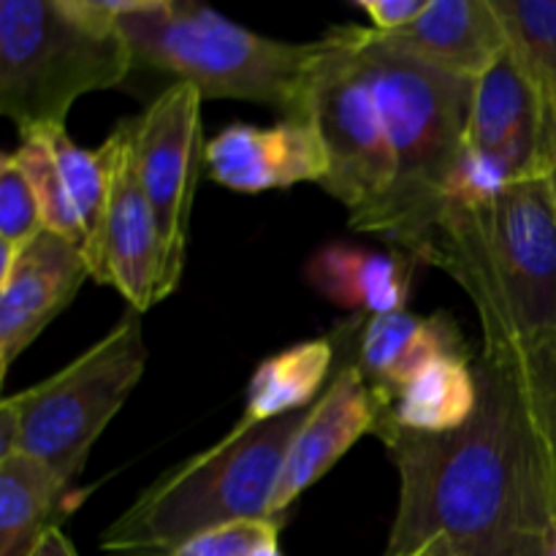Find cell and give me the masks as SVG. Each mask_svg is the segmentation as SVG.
Returning <instances> with one entry per match:
<instances>
[{
  "label": "cell",
  "instance_id": "cell-1",
  "mask_svg": "<svg viewBox=\"0 0 556 556\" xmlns=\"http://www.w3.org/2000/svg\"><path fill=\"white\" fill-rule=\"evenodd\" d=\"M481 402L465 427L416 434L378 427L400 472V508L386 556H410L448 538L462 556H543L556 503L514 383L478 362Z\"/></svg>",
  "mask_w": 556,
  "mask_h": 556
},
{
  "label": "cell",
  "instance_id": "cell-2",
  "mask_svg": "<svg viewBox=\"0 0 556 556\" xmlns=\"http://www.w3.org/2000/svg\"><path fill=\"white\" fill-rule=\"evenodd\" d=\"M470 296L486 356L556 334V210L546 177L478 206H443L410 250Z\"/></svg>",
  "mask_w": 556,
  "mask_h": 556
},
{
  "label": "cell",
  "instance_id": "cell-3",
  "mask_svg": "<svg viewBox=\"0 0 556 556\" xmlns=\"http://www.w3.org/2000/svg\"><path fill=\"white\" fill-rule=\"evenodd\" d=\"M307 410L266 424L239 421L226 438L152 483L103 530L106 556H168L210 530L271 521L269 508L288 448Z\"/></svg>",
  "mask_w": 556,
  "mask_h": 556
},
{
  "label": "cell",
  "instance_id": "cell-4",
  "mask_svg": "<svg viewBox=\"0 0 556 556\" xmlns=\"http://www.w3.org/2000/svg\"><path fill=\"white\" fill-rule=\"evenodd\" d=\"M134 0H3L0 112L30 136L65 125L81 96L112 90L136 68L117 20Z\"/></svg>",
  "mask_w": 556,
  "mask_h": 556
},
{
  "label": "cell",
  "instance_id": "cell-5",
  "mask_svg": "<svg viewBox=\"0 0 556 556\" xmlns=\"http://www.w3.org/2000/svg\"><path fill=\"white\" fill-rule=\"evenodd\" d=\"M117 30L136 65L166 71L201 98L266 103L282 117H304L320 41L258 36L190 0H134Z\"/></svg>",
  "mask_w": 556,
  "mask_h": 556
},
{
  "label": "cell",
  "instance_id": "cell-6",
  "mask_svg": "<svg viewBox=\"0 0 556 556\" xmlns=\"http://www.w3.org/2000/svg\"><path fill=\"white\" fill-rule=\"evenodd\" d=\"M394 152V190L372 233L410 253L432 228L445 185L465 147L476 81L421 63L386 43L372 27L353 25Z\"/></svg>",
  "mask_w": 556,
  "mask_h": 556
},
{
  "label": "cell",
  "instance_id": "cell-7",
  "mask_svg": "<svg viewBox=\"0 0 556 556\" xmlns=\"http://www.w3.org/2000/svg\"><path fill=\"white\" fill-rule=\"evenodd\" d=\"M144 367L141 320L128 313L52 378L5 396L0 405V459L22 451L71 486L85 470L96 440L139 386Z\"/></svg>",
  "mask_w": 556,
  "mask_h": 556
},
{
  "label": "cell",
  "instance_id": "cell-8",
  "mask_svg": "<svg viewBox=\"0 0 556 556\" xmlns=\"http://www.w3.org/2000/svg\"><path fill=\"white\" fill-rule=\"evenodd\" d=\"M304 117L315 123L329 157L320 188L351 212L353 231L372 233L394 190V152L353 25L320 38Z\"/></svg>",
  "mask_w": 556,
  "mask_h": 556
},
{
  "label": "cell",
  "instance_id": "cell-9",
  "mask_svg": "<svg viewBox=\"0 0 556 556\" xmlns=\"http://www.w3.org/2000/svg\"><path fill=\"white\" fill-rule=\"evenodd\" d=\"M201 101L204 98L195 87L174 81L144 109V114L130 119L136 174L161 231L172 293L182 280L190 215L204 157Z\"/></svg>",
  "mask_w": 556,
  "mask_h": 556
},
{
  "label": "cell",
  "instance_id": "cell-10",
  "mask_svg": "<svg viewBox=\"0 0 556 556\" xmlns=\"http://www.w3.org/2000/svg\"><path fill=\"white\" fill-rule=\"evenodd\" d=\"M101 152L106 161V204L85 258L98 286L117 288L134 313H144L172 291L161 231L136 174L130 119L114 128Z\"/></svg>",
  "mask_w": 556,
  "mask_h": 556
},
{
  "label": "cell",
  "instance_id": "cell-11",
  "mask_svg": "<svg viewBox=\"0 0 556 556\" xmlns=\"http://www.w3.org/2000/svg\"><path fill=\"white\" fill-rule=\"evenodd\" d=\"M465 147L497 163L514 182L546 177L556 155V117L510 47L476 81Z\"/></svg>",
  "mask_w": 556,
  "mask_h": 556
},
{
  "label": "cell",
  "instance_id": "cell-12",
  "mask_svg": "<svg viewBox=\"0 0 556 556\" xmlns=\"http://www.w3.org/2000/svg\"><path fill=\"white\" fill-rule=\"evenodd\" d=\"M90 277L81 248L43 231L20 253L0 250V375L74 302Z\"/></svg>",
  "mask_w": 556,
  "mask_h": 556
},
{
  "label": "cell",
  "instance_id": "cell-13",
  "mask_svg": "<svg viewBox=\"0 0 556 556\" xmlns=\"http://www.w3.org/2000/svg\"><path fill=\"white\" fill-rule=\"evenodd\" d=\"M14 157L36 190L47 231L68 239L85 253L106 204V161L101 147L85 150L65 134V125H54L22 136Z\"/></svg>",
  "mask_w": 556,
  "mask_h": 556
},
{
  "label": "cell",
  "instance_id": "cell-14",
  "mask_svg": "<svg viewBox=\"0 0 556 556\" xmlns=\"http://www.w3.org/2000/svg\"><path fill=\"white\" fill-rule=\"evenodd\" d=\"M210 177L237 193L324 182L329 174L324 141L309 117H282L269 128L228 125L204 147Z\"/></svg>",
  "mask_w": 556,
  "mask_h": 556
},
{
  "label": "cell",
  "instance_id": "cell-15",
  "mask_svg": "<svg viewBox=\"0 0 556 556\" xmlns=\"http://www.w3.org/2000/svg\"><path fill=\"white\" fill-rule=\"evenodd\" d=\"M375 427H378V402L372 389L356 364H342L329 389L309 407L307 418L288 448L269 519L280 525L299 494L318 483L364 434L375 432Z\"/></svg>",
  "mask_w": 556,
  "mask_h": 556
},
{
  "label": "cell",
  "instance_id": "cell-16",
  "mask_svg": "<svg viewBox=\"0 0 556 556\" xmlns=\"http://www.w3.org/2000/svg\"><path fill=\"white\" fill-rule=\"evenodd\" d=\"M380 38L421 63L470 81L481 79L508 49V33L492 0H429L413 25Z\"/></svg>",
  "mask_w": 556,
  "mask_h": 556
},
{
  "label": "cell",
  "instance_id": "cell-17",
  "mask_svg": "<svg viewBox=\"0 0 556 556\" xmlns=\"http://www.w3.org/2000/svg\"><path fill=\"white\" fill-rule=\"evenodd\" d=\"M456 353H470V348L448 315H416L400 309L364 320L353 364L362 369L380 407L427 364Z\"/></svg>",
  "mask_w": 556,
  "mask_h": 556
},
{
  "label": "cell",
  "instance_id": "cell-18",
  "mask_svg": "<svg viewBox=\"0 0 556 556\" xmlns=\"http://www.w3.org/2000/svg\"><path fill=\"white\" fill-rule=\"evenodd\" d=\"M410 261L416 258L337 242L320 248L307 261L304 277L331 304L372 318L405 309L410 299Z\"/></svg>",
  "mask_w": 556,
  "mask_h": 556
},
{
  "label": "cell",
  "instance_id": "cell-19",
  "mask_svg": "<svg viewBox=\"0 0 556 556\" xmlns=\"http://www.w3.org/2000/svg\"><path fill=\"white\" fill-rule=\"evenodd\" d=\"M481 402V378L472 353H456L427 364L378 407V427L416 434H448L465 427ZM375 427V429H378Z\"/></svg>",
  "mask_w": 556,
  "mask_h": 556
},
{
  "label": "cell",
  "instance_id": "cell-20",
  "mask_svg": "<svg viewBox=\"0 0 556 556\" xmlns=\"http://www.w3.org/2000/svg\"><path fill=\"white\" fill-rule=\"evenodd\" d=\"M337 331L318 340L299 342L255 367L244 402V424H266L313 407L329 380L337 356Z\"/></svg>",
  "mask_w": 556,
  "mask_h": 556
},
{
  "label": "cell",
  "instance_id": "cell-21",
  "mask_svg": "<svg viewBox=\"0 0 556 556\" xmlns=\"http://www.w3.org/2000/svg\"><path fill=\"white\" fill-rule=\"evenodd\" d=\"M65 486L27 454L0 459V556H30L63 503Z\"/></svg>",
  "mask_w": 556,
  "mask_h": 556
},
{
  "label": "cell",
  "instance_id": "cell-22",
  "mask_svg": "<svg viewBox=\"0 0 556 556\" xmlns=\"http://www.w3.org/2000/svg\"><path fill=\"white\" fill-rule=\"evenodd\" d=\"M486 356V353H481ZM505 369L541 448L556 503V334L486 356Z\"/></svg>",
  "mask_w": 556,
  "mask_h": 556
},
{
  "label": "cell",
  "instance_id": "cell-23",
  "mask_svg": "<svg viewBox=\"0 0 556 556\" xmlns=\"http://www.w3.org/2000/svg\"><path fill=\"white\" fill-rule=\"evenodd\" d=\"M508 47L556 117V0H492Z\"/></svg>",
  "mask_w": 556,
  "mask_h": 556
},
{
  "label": "cell",
  "instance_id": "cell-24",
  "mask_svg": "<svg viewBox=\"0 0 556 556\" xmlns=\"http://www.w3.org/2000/svg\"><path fill=\"white\" fill-rule=\"evenodd\" d=\"M47 231L41 204L14 152L0 157V250L20 253Z\"/></svg>",
  "mask_w": 556,
  "mask_h": 556
},
{
  "label": "cell",
  "instance_id": "cell-25",
  "mask_svg": "<svg viewBox=\"0 0 556 556\" xmlns=\"http://www.w3.org/2000/svg\"><path fill=\"white\" fill-rule=\"evenodd\" d=\"M280 525L275 521H239V525L210 530L182 543L168 556H253L261 546L277 541Z\"/></svg>",
  "mask_w": 556,
  "mask_h": 556
},
{
  "label": "cell",
  "instance_id": "cell-26",
  "mask_svg": "<svg viewBox=\"0 0 556 556\" xmlns=\"http://www.w3.org/2000/svg\"><path fill=\"white\" fill-rule=\"evenodd\" d=\"M356 5L369 16L375 33L391 36V33L413 25L424 14L429 0H358Z\"/></svg>",
  "mask_w": 556,
  "mask_h": 556
},
{
  "label": "cell",
  "instance_id": "cell-27",
  "mask_svg": "<svg viewBox=\"0 0 556 556\" xmlns=\"http://www.w3.org/2000/svg\"><path fill=\"white\" fill-rule=\"evenodd\" d=\"M30 556H76V552L74 546H71L68 538H65V532L54 525L49 527L47 535L38 541V546L33 548Z\"/></svg>",
  "mask_w": 556,
  "mask_h": 556
},
{
  "label": "cell",
  "instance_id": "cell-28",
  "mask_svg": "<svg viewBox=\"0 0 556 556\" xmlns=\"http://www.w3.org/2000/svg\"><path fill=\"white\" fill-rule=\"evenodd\" d=\"M410 556H462V554L456 552L454 543H451L448 538H434V541H429L427 546L418 548V552Z\"/></svg>",
  "mask_w": 556,
  "mask_h": 556
},
{
  "label": "cell",
  "instance_id": "cell-29",
  "mask_svg": "<svg viewBox=\"0 0 556 556\" xmlns=\"http://www.w3.org/2000/svg\"><path fill=\"white\" fill-rule=\"evenodd\" d=\"M543 556H556V519L546 530V538H543Z\"/></svg>",
  "mask_w": 556,
  "mask_h": 556
},
{
  "label": "cell",
  "instance_id": "cell-30",
  "mask_svg": "<svg viewBox=\"0 0 556 556\" xmlns=\"http://www.w3.org/2000/svg\"><path fill=\"white\" fill-rule=\"evenodd\" d=\"M546 182H548V190H552V201H554V210H556V155L552 157V163H548V168H546Z\"/></svg>",
  "mask_w": 556,
  "mask_h": 556
},
{
  "label": "cell",
  "instance_id": "cell-31",
  "mask_svg": "<svg viewBox=\"0 0 556 556\" xmlns=\"http://www.w3.org/2000/svg\"><path fill=\"white\" fill-rule=\"evenodd\" d=\"M253 556H282V554H280V546H277V541H271L266 543V546H261Z\"/></svg>",
  "mask_w": 556,
  "mask_h": 556
}]
</instances>
